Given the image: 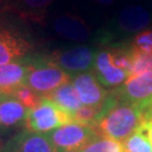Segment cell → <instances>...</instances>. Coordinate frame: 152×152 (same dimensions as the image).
<instances>
[{
  "instance_id": "18",
  "label": "cell",
  "mask_w": 152,
  "mask_h": 152,
  "mask_svg": "<svg viewBox=\"0 0 152 152\" xmlns=\"http://www.w3.org/2000/svg\"><path fill=\"white\" fill-rule=\"evenodd\" d=\"M80 152H124L123 143L107 137H97Z\"/></svg>"
},
{
  "instance_id": "21",
  "label": "cell",
  "mask_w": 152,
  "mask_h": 152,
  "mask_svg": "<svg viewBox=\"0 0 152 152\" xmlns=\"http://www.w3.org/2000/svg\"><path fill=\"white\" fill-rule=\"evenodd\" d=\"M12 97L16 98L17 100L27 109H32L34 107H36L38 104L41 103L42 98H43L41 95L36 94L34 90H32L29 87H27L26 85L18 88Z\"/></svg>"
},
{
  "instance_id": "24",
  "label": "cell",
  "mask_w": 152,
  "mask_h": 152,
  "mask_svg": "<svg viewBox=\"0 0 152 152\" xmlns=\"http://www.w3.org/2000/svg\"><path fill=\"white\" fill-rule=\"evenodd\" d=\"M142 109H143V114H144V122L152 120V99L147 106L142 107Z\"/></svg>"
},
{
  "instance_id": "13",
  "label": "cell",
  "mask_w": 152,
  "mask_h": 152,
  "mask_svg": "<svg viewBox=\"0 0 152 152\" xmlns=\"http://www.w3.org/2000/svg\"><path fill=\"white\" fill-rule=\"evenodd\" d=\"M27 66L24 60L0 65V98L12 97L19 87L25 85Z\"/></svg>"
},
{
  "instance_id": "19",
  "label": "cell",
  "mask_w": 152,
  "mask_h": 152,
  "mask_svg": "<svg viewBox=\"0 0 152 152\" xmlns=\"http://www.w3.org/2000/svg\"><path fill=\"white\" fill-rule=\"evenodd\" d=\"M102 105H98V106H86V105H83L73 114L72 120L76 123L94 126L95 123L97 122L100 112H102Z\"/></svg>"
},
{
  "instance_id": "12",
  "label": "cell",
  "mask_w": 152,
  "mask_h": 152,
  "mask_svg": "<svg viewBox=\"0 0 152 152\" xmlns=\"http://www.w3.org/2000/svg\"><path fill=\"white\" fill-rule=\"evenodd\" d=\"M53 2L54 0H10L9 12L25 23L44 25Z\"/></svg>"
},
{
  "instance_id": "26",
  "label": "cell",
  "mask_w": 152,
  "mask_h": 152,
  "mask_svg": "<svg viewBox=\"0 0 152 152\" xmlns=\"http://www.w3.org/2000/svg\"><path fill=\"white\" fill-rule=\"evenodd\" d=\"M95 2H97L99 5H104V6H109L114 2L115 0H94Z\"/></svg>"
},
{
  "instance_id": "6",
  "label": "cell",
  "mask_w": 152,
  "mask_h": 152,
  "mask_svg": "<svg viewBox=\"0 0 152 152\" xmlns=\"http://www.w3.org/2000/svg\"><path fill=\"white\" fill-rule=\"evenodd\" d=\"M49 137L56 152H76L81 151L99 136L91 125L72 122L53 130Z\"/></svg>"
},
{
  "instance_id": "7",
  "label": "cell",
  "mask_w": 152,
  "mask_h": 152,
  "mask_svg": "<svg viewBox=\"0 0 152 152\" xmlns=\"http://www.w3.org/2000/svg\"><path fill=\"white\" fill-rule=\"evenodd\" d=\"M98 50L92 46L77 45L46 53L50 60L66 73H82L94 69Z\"/></svg>"
},
{
  "instance_id": "9",
  "label": "cell",
  "mask_w": 152,
  "mask_h": 152,
  "mask_svg": "<svg viewBox=\"0 0 152 152\" xmlns=\"http://www.w3.org/2000/svg\"><path fill=\"white\" fill-rule=\"evenodd\" d=\"M52 29L55 34L71 42L83 43L91 38V28L81 17L65 12L52 20Z\"/></svg>"
},
{
  "instance_id": "3",
  "label": "cell",
  "mask_w": 152,
  "mask_h": 152,
  "mask_svg": "<svg viewBox=\"0 0 152 152\" xmlns=\"http://www.w3.org/2000/svg\"><path fill=\"white\" fill-rule=\"evenodd\" d=\"M151 22L149 11L142 6H129L116 17L113 25L103 29L98 35V43L103 48H112L117 45V37L121 35H136L145 31Z\"/></svg>"
},
{
  "instance_id": "23",
  "label": "cell",
  "mask_w": 152,
  "mask_h": 152,
  "mask_svg": "<svg viewBox=\"0 0 152 152\" xmlns=\"http://www.w3.org/2000/svg\"><path fill=\"white\" fill-rule=\"evenodd\" d=\"M139 129H140V130H142L144 133H145V135L148 136L149 141L151 142V144H152V120H149V121L143 122Z\"/></svg>"
},
{
  "instance_id": "17",
  "label": "cell",
  "mask_w": 152,
  "mask_h": 152,
  "mask_svg": "<svg viewBox=\"0 0 152 152\" xmlns=\"http://www.w3.org/2000/svg\"><path fill=\"white\" fill-rule=\"evenodd\" d=\"M123 149L124 152H152V144L145 133L137 129L123 141Z\"/></svg>"
},
{
  "instance_id": "2",
  "label": "cell",
  "mask_w": 152,
  "mask_h": 152,
  "mask_svg": "<svg viewBox=\"0 0 152 152\" xmlns=\"http://www.w3.org/2000/svg\"><path fill=\"white\" fill-rule=\"evenodd\" d=\"M23 60L27 66L25 85L42 97L70 81V75L53 63L48 54H29Z\"/></svg>"
},
{
  "instance_id": "27",
  "label": "cell",
  "mask_w": 152,
  "mask_h": 152,
  "mask_svg": "<svg viewBox=\"0 0 152 152\" xmlns=\"http://www.w3.org/2000/svg\"><path fill=\"white\" fill-rule=\"evenodd\" d=\"M2 148H4V142H2L1 137H0V152L2 151Z\"/></svg>"
},
{
  "instance_id": "28",
  "label": "cell",
  "mask_w": 152,
  "mask_h": 152,
  "mask_svg": "<svg viewBox=\"0 0 152 152\" xmlns=\"http://www.w3.org/2000/svg\"><path fill=\"white\" fill-rule=\"evenodd\" d=\"M76 152H79V151H76Z\"/></svg>"
},
{
  "instance_id": "16",
  "label": "cell",
  "mask_w": 152,
  "mask_h": 152,
  "mask_svg": "<svg viewBox=\"0 0 152 152\" xmlns=\"http://www.w3.org/2000/svg\"><path fill=\"white\" fill-rule=\"evenodd\" d=\"M27 110L16 98H0V126L12 127L25 122Z\"/></svg>"
},
{
  "instance_id": "11",
  "label": "cell",
  "mask_w": 152,
  "mask_h": 152,
  "mask_svg": "<svg viewBox=\"0 0 152 152\" xmlns=\"http://www.w3.org/2000/svg\"><path fill=\"white\" fill-rule=\"evenodd\" d=\"M92 71L97 77L98 81L105 88L120 87L129 78L127 72L113 65L110 60L109 48H103L102 50H98Z\"/></svg>"
},
{
  "instance_id": "20",
  "label": "cell",
  "mask_w": 152,
  "mask_h": 152,
  "mask_svg": "<svg viewBox=\"0 0 152 152\" xmlns=\"http://www.w3.org/2000/svg\"><path fill=\"white\" fill-rule=\"evenodd\" d=\"M131 50H132V68L130 76L152 71V54L139 52L132 48Z\"/></svg>"
},
{
  "instance_id": "1",
  "label": "cell",
  "mask_w": 152,
  "mask_h": 152,
  "mask_svg": "<svg viewBox=\"0 0 152 152\" xmlns=\"http://www.w3.org/2000/svg\"><path fill=\"white\" fill-rule=\"evenodd\" d=\"M143 122L144 114L140 106L121 100L99 117L94 129L99 137L121 142L134 133Z\"/></svg>"
},
{
  "instance_id": "22",
  "label": "cell",
  "mask_w": 152,
  "mask_h": 152,
  "mask_svg": "<svg viewBox=\"0 0 152 152\" xmlns=\"http://www.w3.org/2000/svg\"><path fill=\"white\" fill-rule=\"evenodd\" d=\"M130 45L135 51L152 54V29H145L137 33L132 38Z\"/></svg>"
},
{
  "instance_id": "10",
  "label": "cell",
  "mask_w": 152,
  "mask_h": 152,
  "mask_svg": "<svg viewBox=\"0 0 152 152\" xmlns=\"http://www.w3.org/2000/svg\"><path fill=\"white\" fill-rule=\"evenodd\" d=\"M72 83L81 104L86 106L102 105L109 94V90L98 81L94 71H87L77 75L73 78Z\"/></svg>"
},
{
  "instance_id": "8",
  "label": "cell",
  "mask_w": 152,
  "mask_h": 152,
  "mask_svg": "<svg viewBox=\"0 0 152 152\" xmlns=\"http://www.w3.org/2000/svg\"><path fill=\"white\" fill-rule=\"evenodd\" d=\"M116 90L125 103L147 106L152 99V71L130 76Z\"/></svg>"
},
{
  "instance_id": "14",
  "label": "cell",
  "mask_w": 152,
  "mask_h": 152,
  "mask_svg": "<svg viewBox=\"0 0 152 152\" xmlns=\"http://www.w3.org/2000/svg\"><path fill=\"white\" fill-rule=\"evenodd\" d=\"M44 97L49 98L61 110L65 112L70 116H73V114L81 107V102L71 81L63 83Z\"/></svg>"
},
{
  "instance_id": "15",
  "label": "cell",
  "mask_w": 152,
  "mask_h": 152,
  "mask_svg": "<svg viewBox=\"0 0 152 152\" xmlns=\"http://www.w3.org/2000/svg\"><path fill=\"white\" fill-rule=\"evenodd\" d=\"M14 152H56L49 135L25 131L16 137Z\"/></svg>"
},
{
  "instance_id": "4",
  "label": "cell",
  "mask_w": 152,
  "mask_h": 152,
  "mask_svg": "<svg viewBox=\"0 0 152 152\" xmlns=\"http://www.w3.org/2000/svg\"><path fill=\"white\" fill-rule=\"evenodd\" d=\"M33 48L29 35L20 26L0 18V65L23 60Z\"/></svg>"
},
{
  "instance_id": "25",
  "label": "cell",
  "mask_w": 152,
  "mask_h": 152,
  "mask_svg": "<svg viewBox=\"0 0 152 152\" xmlns=\"http://www.w3.org/2000/svg\"><path fill=\"white\" fill-rule=\"evenodd\" d=\"M10 0H0V16H2L6 12H9Z\"/></svg>"
},
{
  "instance_id": "5",
  "label": "cell",
  "mask_w": 152,
  "mask_h": 152,
  "mask_svg": "<svg viewBox=\"0 0 152 152\" xmlns=\"http://www.w3.org/2000/svg\"><path fill=\"white\" fill-rule=\"evenodd\" d=\"M72 122V116L61 110L49 98L43 97L36 107L27 110L24 124L26 131L46 133Z\"/></svg>"
}]
</instances>
